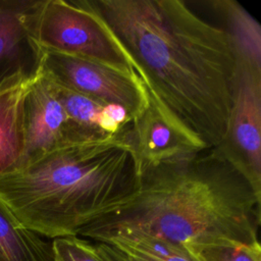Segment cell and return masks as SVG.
<instances>
[{
	"label": "cell",
	"mask_w": 261,
	"mask_h": 261,
	"mask_svg": "<svg viewBox=\"0 0 261 261\" xmlns=\"http://www.w3.org/2000/svg\"><path fill=\"white\" fill-rule=\"evenodd\" d=\"M219 20V28L228 36L237 61L261 72V28L259 22L237 1H208Z\"/></svg>",
	"instance_id": "cell-11"
},
{
	"label": "cell",
	"mask_w": 261,
	"mask_h": 261,
	"mask_svg": "<svg viewBox=\"0 0 261 261\" xmlns=\"http://www.w3.org/2000/svg\"><path fill=\"white\" fill-rule=\"evenodd\" d=\"M139 173L135 192L77 236L102 243L143 233L192 254L204 246L259 242L261 196L214 148Z\"/></svg>",
	"instance_id": "cell-2"
},
{
	"label": "cell",
	"mask_w": 261,
	"mask_h": 261,
	"mask_svg": "<svg viewBox=\"0 0 261 261\" xmlns=\"http://www.w3.org/2000/svg\"><path fill=\"white\" fill-rule=\"evenodd\" d=\"M147 93L146 108L125 129L139 172L210 149L181 124L148 89Z\"/></svg>",
	"instance_id": "cell-7"
},
{
	"label": "cell",
	"mask_w": 261,
	"mask_h": 261,
	"mask_svg": "<svg viewBox=\"0 0 261 261\" xmlns=\"http://www.w3.org/2000/svg\"><path fill=\"white\" fill-rule=\"evenodd\" d=\"M145 87L208 148L222 140L237 56L225 32L179 0L88 1Z\"/></svg>",
	"instance_id": "cell-1"
},
{
	"label": "cell",
	"mask_w": 261,
	"mask_h": 261,
	"mask_svg": "<svg viewBox=\"0 0 261 261\" xmlns=\"http://www.w3.org/2000/svg\"><path fill=\"white\" fill-rule=\"evenodd\" d=\"M0 261H54L52 244L23 226L1 200Z\"/></svg>",
	"instance_id": "cell-12"
},
{
	"label": "cell",
	"mask_w": 261,
	"mask_h": 261,
	"mask_svg": "<svg viewBox=\"0 0 261 261\" xmlns=\"http://www.w3.org/2000/svg\"><path fill=\"white\" fill-rule=\"evenodd\" d=\"M201 261H261L259 242L250 245H211L196 249Z\"/></svg>",
	"instance_id": "cell-16"
},
{
	"label": "cell",
	"mask_w": 261,
	"mask_h": 261,
	"mask_svg": "<svg viewBox=\"0 0 261 261\" xmlns=\"http://www.w3.org/2000/svg\"><path fill=\"white\" fill-rule=\"evenodd\" d=\"M23 140L22 164L70 144L68 119L57 87L44 72L40 62L39 73L23 104Z\"/></svg>",
	"instance_id": "cell-8"
},
{
	"label": "cell",
	"mask_w": 261,
	"mask_h": 261,
	"mask_svg": "<svg viewBox=\"0 0 261 261\" xmlns=\"http://www.w3.org/2000/svg\"><path fill=\"white\" fill-rule=\"evenodd\" d=\"M54 261H108L97 249V245L79 238L68 236L53 239Z\"/></svg>",
	"instance_id": "cell-15"
},
{
	"label": "cell",
	"mask_w": 261,
	"mask_h": 261,
	"mask_svg": "<svg viewBox=\"0 0 261 261\" xmlns=\"http://www.w3.org/2000/svg\"><path fill=\"white\" fill-rule=\"evenodd\" d=\"M125 129L63 145L0 175V200L39 236H77L138 186L139 168Z\"/></svg>",
	"instance_id": "cell-3"
},
{
	"label": "cell",
	"mask_w": 261,
	"mask_h": 261,
	"mask_svg": "<svg viewBox=\"0 0 261 261\" xmlns=\"http://www.w3.org/2000/svg\"><path fill=\"white\" fill-rule=\"evenodd\" d=\"M38 73L19 71L0 83V175L22 164L23 104Z\"/></svg>",
	"instance_id": "cell-9"
},
{
	"label": "cell",
	"mask_w": 261,
	"mask_h": 261,
	"mask_svg": "<svg viewBox=\"0 0 261 261\" xmlns=\"http://www.w3.org/2000/svg\"><path fill=\"white\" fill-rule=\"evenodd\" d=\"M27 29L41 51L81 57L137 73L121 45L86 0L34 1Z\"/></svg>",
	"instance_id": "cell-4"
},
{
	"label": "cell",
	"mask_w": 261,
	"mask_h": 261,
	"mask_svg": "<svg viewBox=\"0 0 261 261\" xmlns=\"http://www.w3.org/2000/svg\"><path fill=\"white\" fill-rule=\"evenodd\" d=\"M55 85L67 115L70 144L110 138L99 126L100 113L106 104L57 84Z\"/></svg>",
	"instance_id": "cell-13"
},
{
	"label": "cell",
	"mask_w": 261,
	"mask_h": 261,
	"mask_svg": "<svg viewBox=\"0 0 261 261\" xmlns=\"http://www.w3.org/2000/svg\"><path fill=\"white\" fill-rule=\"evenodd\" d=\"M130 123L126 110L116 104H106L100 113L99 126L109 137L121 133Z\"/></svg>",
	"instance_id": "cell-17"
},
{
	"label": "cell",
	"mask_w": 261,
	"mask_h": 261,
	"mask_svg": "<svg viewBox=\"0 0 261 261\" xmlns=\"http://www.w3.org/2000/svg\"><path fill=\"white\" fill-rule=\"evenodd\" d=\"M39 51L42 69L58 86L103 104L122 106L130 122L146 108L147 89L137 73H127L81 57Z\"/></svg>",
	"instance_id": "cell-5"
},
{
	"label": "cell",
	"mask_w": 261,
	"mask_h": 261,
	"mask_svg": "<svg viewBox=\"0 0 261 261\" xmlns=\"http://www.w3.org/2000/svg\"><path fill=\"white\" fill-rule=\"evenodd\" d=\"M33 2L0 0V83L16 72L39 67L40 51L27 29Z\"/></svg>",
	"instance_id": "cell-10"
},
{
	"label": "cell",
	"mask_w": 261,
	"mask_h": 261,
	"mask_svg": "<svg viewBox=\"0 0 261 261\" xmlns=\"http://www.w3.org/2000/svg\"><path fill=\"white\" fill-rule=\"evenodd\" d=\"M102 243L114 247L136 261H201L180 247L143 233H119Z\"/></svg>",
	"instance_id": "cell-14"
},
{
	"label": "cell",
	"mask_w": 261,
	"mask_h": 261,
	"mask_svg": "<svg viewBox=\"0 0 261 261\" xmlns=\"http://www.w3.org/2000/svg\"><path fill=\"white\" fill-rule=\"evenodd\" d=\"M97 249L108 261H136L127 257L114 247L105 243H98Z\"/></svg>",
	"instance_id": "cell-18"
},
{
	"label": "cell",
	"mask_w": 261,
	"mask_h": 261,
	"mask_svg": "<svg viewBox=\"0 0 261 261\" xmlns=\"http://www.w3.org/2000/svg\"><path fill=\"white\" fill-rule=\"evenodd\" d=\"M214 149L261 196V72L239 61L225 134Z\"/></svg>",
	"instance_id": "cell-6"
}]
</instances>
